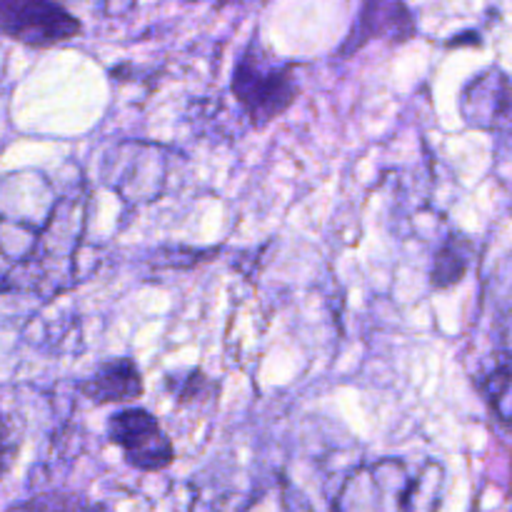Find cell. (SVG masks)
Masks as SVG:
<instances>
[{
	"instance_id": "3",
	"label": "cell",
	"mask_w": 512,
	"mask_h": 512,
	"mask_svg": "<svg viewBox=\"0 0 512 512\" xmlns=\"http://www.w3.org/2000/svg\"><path fill=\"white\" fill-rule=\"evenodd\" d=\"M418 483L400 460L353 470L335 498V512H410Z\"/></svg>"
},
{
	"instance_id": "12",
	"label": "cell",
	"mask_w": 512,
	"mask_h": 512,
	"mask_svg": "<svg viewBox=\"0 0 512 512\" xmlns=\"http://www.w3.org/2000/svg\"><path fill=\"white\" fill-rule=\"evenodd\" d=\"M15 453H18V443H15V435L10 430L8 420L0 415V478L8 473L10 463L15 460Z\"/></svg>"
},
{
	"instance_id": "10",
	"label": "cell",
	"mask_w": 512,
	"mask_h": 512,
	"mask_svg": "<svg viewBox=\"0 0 512 512\" xmlns=\"http://www.w3.org/2000/svg\"><path fill=\"white\" fill-rule=\"evenodd\" d=\"M485 400L503 423H512V353L500 355L498 363L485 373L480 383Z\"/></svg>"
},
{
	"instance_id": "4",
	"label": "cell",
	"mask_w": 512,
	"mask_h": 512,
	"mask_svg": "<svg viewBox=\"0 0 512 512\" xmlns=\"http://www.w3.org/2000/svg\"><path fill=\"white\" fill-rule=\"evenodd\" d=\"M80 33L83 23L60 0H0V35L25 48L48 50Z\"/></svg>"
},
{
	"instance_id": "5",
	"label": "cell",
	"mask_w": 512,
	"mask_h": 512,
	"mask_svg": "<svg viewBox=\"0 0 512 512\" xmlns=\"http://www.w3.org/2000/svg\"><path fill=\"white\" fill-rule=\"evenodd\" d=\"M108 438L123 450L125 463L143 473H160L175 460V448L168 433L145 408H125L110 415Z\"/></svg>"
},
{
	"instance_id": "7",
	"label": "cell",
	"mask_w": 512,
	"mask_h": 512,
	"mask_svg": "<svg viewBox=\"0 0 512 512\" xmlns=\"http://www.w3.org/2000/svg\"><path fill=\"white\" fill-rule=\"evenodd\" d=\"M418 25H415L413 13L403 0H363L358 20H355L353 30L340 45V58H350L358 50H363L370 40H385L390 45L408 43L415 35Z\"/></svg>"
},
{
	"instance_id": "9",
	"label": "cell",
	"mask_w": 512,
	"mask_h": 512,
	"mask_svg": "<svg viewBox=\"0 0 512 512\" xmlns=\"http://www.w3.org/2000/svg\"><path fill=\"white\" fill-rule=\"evenodd\" d=\"M473 258V248L465 238H450L443 248L435 253L433 270H430V283L435 290H448L465 278Z\"/></svg>"
},
{
	"instance_id": "1",
	"label": "cell",
	"mask_w": 512,
	"mask_h": 512,
	"mask_svg": "<svg viewBox=\"0 0 512 512\" xmlns=\"http://www.w3.org/2000/svg\"><path fill=\"white\" fill-rule=\"evenodd\" d=\"M63 198L43 173H10L0 180V253L30 263L53 230Z\"/></svg>"
},
{
	"instance_id": "2",
	"label": "cell",
	"mask_w": 512,
	"mask_h": 512,
	"mask_svg": "<svg viewBox=\"0 0 512 512\" xmlns=\"http://www.w3.org/2000/svg\"><path fill=\"white\" fill-rule=\"evenodd\" d=\"M230 90L258 130L288 113L300 93L295 65L278 63L258 38L250 40L235 63Z\"/></svg>"
},
{
	"instance_id": "6",
	"label": "cell",
	"mask_w": 512,
	"mask_h": 512,
	"mask_svg": "<svg viewBox=\"0 0 512 512\" xmlns=\"http://www.w3.org/2000/svg\"><path fill=\"white\" fill-rule=\"evenodd\" d=\"M460 113L470 128L512 138V75L500 68L483 70L463 88Z\"/></svg>"
},
{
	"instance_id": "8",
	"label": "cell",
	"mask_w": 512,
	"mask_h": 512,
	"mask_svg": "<svg viewBox=\"0 0 512 512\" xmlns=\"http://www.w3.org/2000/svg\"><path fill=\"white\" fill-rule=\"evenodd\" d=\"M78 390L93 405L130 403L143 395L145 383L133 358H115L100 365L93 378L80 383Z\"/></svg>"
},
{
	"instance_id": "11",
	"label": "cell",
	"mask_w": 512,
	"mask_h": 512,
	"mask_svg": "<svg viewBox=\"0 0 512 512\" xmlns=\"http://www.w3.org/2000/svg\"><path fill=\"white\" fill-rule=\"evenodd\" d=\"M10 512H93L80 495L70 493H45L35 495L28 503L18 505Z\"/></svg>"
}]
</instances>
